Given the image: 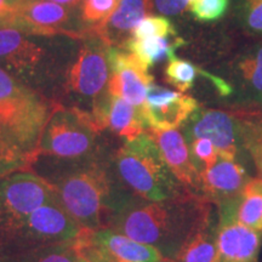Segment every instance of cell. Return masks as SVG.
<instances>
[{"label":"cell","mask_w":262,"mask_h":262,"mask_svg":"<svg viewBox=\"0 0 262 262\" xmlns=\"http://www.w3.org/2000/svg\"><path fill=\"white\" fill-rule=\"evenodd\" d=\"M185 45L180 37L172 38H147L127 39L120 49L127 50L148 70L162 61H171L175 58V51Z\"/></svg>","instance_id":"19"},{"label":"cell","mask_w":262,"mask_h":262,"mask_svg":"<svg viewBox=\"0 0 262 262\" xmlns=\"http://www.w3.org/2000/svg\"><path fill=\"white\" fill-rule=\"evenodd\" d=\"M242 78L250 86L254 96L262 101V44L249 51L239 62Z\"/></svg>","instance_id":"22"},{"label":"cell","mask_w":262,"mask_h":262,"mask_svg":"<svg viewBox=\"0 0 262 262\" xmlns=\"http://www.w3.org/2000/svg\"><path fill=\"white\" fill-rule=\"evenodd\" d=\"M31 164L33 162L22 150L0 137V180L14 172L27 170Z\"/></svg>","instance_id":"25"},{"label":"cell","mask_w":262,"mask_h":262,"mask_svg":"<svg viewBox=\"0 0 262 262\" xmlns=\"http://www.w3.org/2000/svg\"><path fill=\"white\" fill-rule=\"evenodd\" d=\"M192 152L193 156L203 164L202 171L210 169L219 160L217 149L208 139H194L192 142Z\"/></svg>","instance_id":"28"},{"label":"cell","mask_w":262,"mask_h":262,"mask_svg":"<svg viewBox=\"0 0 262 262\" xmlns=\"http://www.w3.org/2000/svg\"><path fill=\"white\" fill-rule=\"evenodd\" d=\"M249 180L245 170L234 160L219 158L215 165L201 172V189L205 196L224 203L241 195Z\"/></svg>","instance_id":"18"},{"label":"cell","mask_w":262,"mask_h":262,"mask_svg":"<svg viewBox=\"0 0 262 262\" xmlns=\"http://www.w3.org/2000/svg\"><path fill=\"white\" fill-rule=\"evenodd\" d=\"M234 211L237 220L248 228L262 232V194L243 188L241 195L234 199Z\"/></svg>","instance_id":"21"},{"label":"cell","mask_w":262,"mask_h":262,"mask_svg":"<svg viewBox=\"0 0 262 262\" xmlns=\"http://www.w3.org/2000/svg\"><path fill=\"white\" fill-rule=\"evenodd\" d=\"M97 131L108 127L117 136L133 140L147 129L142 111L124 98L107 93L94 103L90 112Z\"/></svg>","instance_id":"14"},{"label":"cell","mask_w":262,"mask_h":262,"mask_svg":"<svg viewBox=\"0 0 262 262\" xmlns=\"http://www.w3.org/2000/svg\"><path fill=\"white\" fill-rule=\"evenodd\" d=\"M172 22L164 16H146L130 34V39L175 37Z\"/></svg>","instance_id":"23"},{"label":"cell","mask_w":262,"mask_h":262,"mask_svg":"<svg viewBox=\"0 0 262 262\" xmlns=\"http://www.w3.org/2000/svg\"><path fill=\"white\" fill-rule=\"evenodd\" d=\"M78 262H89V261L85 260V258H83V257H79V256H78Z\"/></svg>","instance_id":"37"},{"label":"cell","mask_w":262,"mask_h":262,"mask_svg":"<svg viewBox=\"0 0 262 262\" xmlns=\"http://www.w3.org/2000/svg\"><path fill=\"white\" fill-rule=\"evenodd\" d=\"M234 199L221 203L224 209L216 232L215 262H257L261 237L237 220Z\"/></svg>","instance_id":"9"},{"label":"cell","mask_w":262,"mask_h":262,"mask_svg":"<svg viewBox=\"0 0 262 262\" xmlns=\"http://www.w3.org/2000/svg\"><path fill=\"white\" fill-rule=\"evenodd\" d=\"M108 49L110 47L100 38L89 35L68 72V89L78 97L91 100L93 104L107 93Z\"/></svg>","instance_id":"7"},{"label":"cell","mask_w":262,"mask_h":262,"mask_svg":"<svg viewBox=\"0 0 262 262\" xmlns=\"http://www.w3.org/2000/svg\"><path fill=\"white\" fill-rule=\"evenodd\" d=\"M81 227L64 210L58 199L35 209L25 219L17 239L33 243H70Z\"/></svg>","instance_id":"10"},{"label":"cell","mask_w":262,"mask_h":262,"mask_svg":"<svg viewBox=\"0 0 262 262\" xmlns=\"http://www.w3.org/2000/svg\"><path fill=\"white\" fill-rule=\"evenodd\" d=\"M152 10V0H119L113 14L101 25L90 27L88 34L100 38L108 47L120 48Z\"/></svg>","instance_id":"16"},{"label":"cell","mask_w":262,"mask_h":262,"mask_svg":"<svg viewBox=\"0 0 262 262\" xmlns=\"http://www.w3.org/2000/svg\"><path fill=\"white\" fill-rule=\"evenodd\" d=\"M158 145L166 165L176 180L186 187L201 189V171L189 157L188 147L182 134L176 129L146 131Z\"/></svg>","instance_id":"15"},{"label":"cell","mask_w":262,"mask_h":262,"mask_svg":"<svg viewBox=\"0 0 262 262\" xmlns=\"http://www.w3.org/2000/svg\"><path fill=\"white\" fill-rule=\"evenodd\" d=\"M189 2L191 0H155V4L160 14L175 16L185 11Z\"/></svg>","instance_id":"31"},{"label":"cell","mask_w":262,"mask_h":262,"mask_svg":"<svg viewBox=\"0 0 262 262\" xmlns=\"http://www.w3.org/2000/svg\"><path fill=\"white\" fill-rule=\"evenodd\" d=\"M229 0H193L189 3V11L196 21L212 22L226 14Z\"/></svg>","instance_id":"27"},{"label":"cell","mask_w":262,"mask_h":262,"mask_svg":"<svg viewBox=\"0 0 262 262\" xmlns=\"http://www.w3.org/2000/svg\"><path fill=\"white\" fill-rule=\"evenodd\" d=\"M210 219L209 202L186 192L126 210L118 220V226L126 237L152 245L165 257L175 260L185 242Z\"/></svg>","instance_id":"1"},{"label":"cell","mask_w":262,"mask_h":262,"mask_svg":"<svg viewBox=\"0 0 262 262\" xmlns=\"http://www.w3.org/2000/svg\"><path fill=\"white\" fill-rule=\"evenodd\" d=\"M108 93L124 98L142 111L147 90L153 83V77L148 73V70L131 52L116 47L108 49Z\"/></svg>","instance_id":"8"},{"label":"cell","mask_w":262,"mask_h":262,"mask_svg":"<svg viewBox=\"0 0 262 262\" xmlns=\"http://www.w3.org/2000/svg\"><path fill=\"white\" fill-rule=\"evenodd\" d=\"M47 58V51L27 33L14 27L0 28V67L21 77L35 78Z\"/></svg>","instance_id":"13"},{"label":"cell","mask_w":262,"mask_h":262,"mask_svg":"<svg viewBox=\"0 0 262 262\" xmlns=\"http://www.w3.org/2000/svg\"><path fill=\"white\" fill-rule=\"evenodd\" d=\"M118 4L119 0H83L81 19L91 27L101 25L113 14Z\"/></svg>","instance_id":"26"},{"label":"cell","mask_w":262,"mask_h":262,"mask_svg":"<svg viewBox=\"0 0 262 262\" xmlns=\"http://www.w3.org/2000/svg\"><path fill=\"white\" fill-rule=\"evenodd\" d=\"M157 262H176V261H173L172 258H168V257H162V258H160L159 261H157Z\"/></svg>","instance_id":"36"},{"label":"cell","mask_w":262,"mask_h":262,"mask_svg":"<svg viewBox=\"0 0 262 262\" xmlns=\"http://www.w3.org/2000/svg\"><path fill=\"white\" fill-rule=\"evenodd\" d=\"M71 12L66 6L49 0H24L15 11L12 27L33 35L66 34L71 32Z\"/></svg>","instance_id":"12"},{"label":"cell","mask_w":262,"mask_h":262,"mask_svg":"<svg viewBox=\"0 0 262 262\" xmlns=\"http://www.w3.org/2000/svg\"><path fill=\"white\" fill-rule=\"evenodd\" d=\"M55 103L0 67V137L33 163Z\"/></svg>","instance_id":"2"},{"label":"cell","mask_w":262,"mask_h":262,"mask_svg":"<svg viewBox=\"0 0 262 262\" xmlns=\"http://www.w3.org/2000/svg\"><path fill=\"white\" fill-rule=\"evenodd\" d=\"M191 2H193V0H191ZM191 2H189V3H191Z\"/></svg>","instance_id":"38"},{"label":"cell","mask_w":262,"mask_h":262,"mask_svg":"<svg viewBox=\"0 0 262 262\" xmlns=\"http://www.w3.org/2000/svg\"><path fill=\"white\" fill-rule=\"evenodd\" d=\"M55 199L56 187L28 170L0 180V244L16 241L25 219Z\"/></svg>","instance_id":"4"},{"label":"cell","mask_w":262,"mask_h":262,"mask_svg":"<svg viewBox=\"0 0 262 262\" xmlns=\"http://www.w3.org/2000/svg\"><path fill=\"white\" fill-rule=\"evenodd\" d=\"M2 27H12V17L0 12V28Z\"/></svg>","instance_id":"35"},{"label":"cell","mask_w":262,"mask_h":262,"mask_svg":"<svg viewBox=\"0 0 262 262\" xmlns=\"http://www.w3.org/2000/svg\"><path fill=\"white\" fill-rule=\"evenodd\" d=\"M49 2L56 3V4L67 6V8H75L80 3H83V0H49Z\"/></svg>","instance_id":"34"},{"label":"cell","mask_w":262,"mask_h":262,"mask_svg":"<svg viewBox=\"0 0 262 262\" xmlns=\"http://www.w3.org/2000/svg\"><path fill=\"white\" fill-rule=\"evenodd\" d=\"M24 0H0V12L14 18L15 11Z\"/></svg>","instance_id":"33"},{"label":"cell","mask_w":262,"mask_h":262,"mask_svg":"<svg viewBox=\"0 0 262 262\" xmlns=\"http://www.w3.org/2000/svg\"><path fill=\"white\" fill-rule=\"evenodd\" d=\"M198 71V68L191 62L175 57L169 61L168 67L165 68V78L170 85L178 88L181 93H185L193 86Z\"/></svg>","instance_id":"24"},{"label":"cell","mask_w":262,"mask_h":262,"mask_svg":"<svg viewBox=\"0 0 262 262\" xmlns=\"http://www.w3.org/2000/svg\"><path fill=\"white\" fill-rule=\"evenodd\" d=\"M97 129L86 111L55 104L38 145V156L80 158L91 152Z\"/></svg>","instance_id":"5"},{"label":"cell","mask_w":262,"mask_h":262,"mask_svg":"<svg viewBox=\"0 0 262 262\" xmlns=\"http://www.w3.org/2000/svg\"><path fill=\"white\" fill-rule=\"evenodd\" d=\"M194 139H208L217 149L219 158L234 160L237 156L235 125L231 116L219 110H206L191 117Z\"/></svg>","instance_id":"17"},{"label":"cell","mask_w":262,"mask_h":262,"mask_svg":"<svg viewBox=\"0 0 262 262\" xmlns=\"http://www.w3.org/2000/svg\"><path fill=\"white\" fill-rule=\"evenodd\" d=\"M216 232L210 219L193 233L176 255V262H215L216 261Z\"/></svg>","instance_id":"20"},{"label":"cell","mask_w":262,"mask_h":262,"mask_svg":"<svg viewBox=\"0 0 262 262\" xmlns=\"http://www.w3.org/2000/svg\"><path fill=\"white\" fill-rule=\"evenodd\" d=\"M33 262H78V255L72 242H70L68 244H60L47 253L40 254Z\"/></svg>","instance_id":"29"},{"label":"cell","mask_w":262,"mask_h":262,"mask_svg":"<svg viewBox=\"0 0 262 262\" xmlns=\"http://www.w3.org/2000/svg\"><path fill=\"white\" fill-rule=\"evenodd\" d=\"M245 19L251 31L262 33V0H245Z\"/></svg>","instance_id":"30"},{"label":"cell","mask_w":262,"mask_h":262,"mask_svg":"<svg viewBox=\"0 0 262 262\" xmlns=\"http://www.w3.org/2000/svg\"><path fill=\"white\" fill-rule=\"evenodd\" d=\"M120 178L136 194L149 202H162L186 193L164 160L159 147L143 133L125 143L117 152Z\"/></svg>","instance_id":"3"},{"label":"cell","mask_w":262,"mask_h":262,"mask_svg":"<svg viewBox=\"0 0 262 262\" xmlns=\"http://www.w3.org/2000/svg\"><path fill=\"white\" fill-rule=\"evenodd\" d=\"M199 104L189 95L152 83L148 86L142 116L147 129H176L196 112Z\"/></svg>","instance_id":"11"},{"label":"cell","mask_w":262,"mask_h":262,"mask_svg":"<svg viewBox=\"0 0 262 262\" xmlns=\"http://www.w3.org/2000/svg\"><path fill=\"white\" fill-rule=\"evenodd\" d=\"M248 147L250 149L255 165H256L257 171L262 179V129L251 133L248 140Z\"/></svg>","instance_id":"32"},{"label":"cell","mask_w":262,"mask_h":262,"mask_svg":"<svg viewBox=\"0 0 262 262\" xmlns=\"http://www.w3.org/2000/svg\"><path fill=\"white\" fill-rule=\"evenodd\" d=\"M56 192L60 204L81 228L100 227L110 195V182L102 170L96 166L78 170L62 180Z\"/></svg>","instance_id":"6"}]
</instances>
